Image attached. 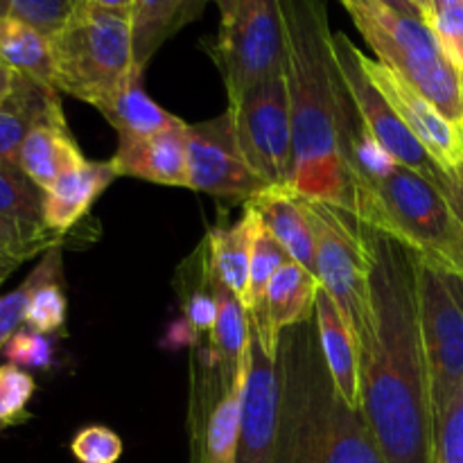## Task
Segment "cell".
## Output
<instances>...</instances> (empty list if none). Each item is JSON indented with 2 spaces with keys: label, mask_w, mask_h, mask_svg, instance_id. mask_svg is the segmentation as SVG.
<instances>
[{
  "label": "cell",
  "mask_w": 463,
  "mask_h": 463,
  "mask_svg": "<svg viewBox=\"0 0 463 463\" xmlns=\"http://www.w3.org/2000/svg\"><path fill=\"white\" fill-rule=\"evenodd\" d=\"M369 326L360 344L362 414L387 463H432L434 410L416 292V253L362 224Z\"/></svg>",
  "instance_id": "6da1fadb"
},
{
  "label": "cell",
  "mask_w": 463,
  "mask_h": 463,
  "mask_svg": "<svg viewBox=\"0 0 463 463\" xmlns=\"http://www.w3.org/2000/svg\"><path fill=\"white\" fill-rule=\"evenodd\" d=\"M285 77L292 111L294 163L289 188L307 202L355 217L351 145L362 129L335 59L326 0H280Z\"/></svg>",
  "instance_id": "7a4b0ae2"
},
{
  "label": "cell",
  "mask_w": 463,
  "mask_h": 463,
  "mask_svg": "<svg viewBox=\"0 0 463 463\" xmlns=\"http://www.w3.org/2000/svg\"><path fill=\"white\" fill-rule=\"evenodd\" d=\"M283 360L279 463H387L364 414L335 392L319 339L297 330Z\"/></svg>",
  "instance_id": "3957f363"
},
{
  "label": "cell",
  "mask_w": 463,
  "mask_h": 463,
  "mask_svg": "<svg viewBox=\"0 0 463 463\" xmlns=\"http://www.w3.org/2000/svg\"><path fill=\"white\" fill-rule=\"evenodd\" d=\"M375 59L405 77L452 125L463 129V84L432 27L380 0H339Z\"/></svg>",
  "instance_id": "277c9868"
},
{
  "label": "cell",
  "mask_w": 463,
  "mask_h": 463,
  "mask_svg": "<svg viewBox=\"0 0 463 463\" xmlns=\"http://www.w3.org/2000/svg\"><path fill=\"white\" fill-rule=\"evenodd\" d=\"M54 86L81 102L102 107L134 72V32L129 14L107 12L84 0L50 36Z\"/></svg>",
  "instance_id": "5b68a950"
},
{
  "label": "cell",
  "mask_w": 463,
  "mask_h": 463,
  "mask_svg": "<svg viewBox=\"0 0 463 463\" xmlns=\"http://www.w3.org/2000/svg\"><path fill=\"white\" fill-rule=\"evenodd\" d=\"M355 220L441 267L455 244V220L439 185L405 165L355 181Z\"/></svg>",
  "instance_id": "8992f818"
},
{
  "label": "cell",
  "mask_w": 463,
  "mask_h": 463,
  "mask_svg": "<svg viewBox=\"0 0 463 463\" xmlns=\"http://www.w3.org/2000/svg\"><path fill=\"white\" fill-rule=\"evenodd\" d=\"M416 292L434 425L463 383V283L416 253Z\"/></svg>",
  "instance_id": "52a82bcc"
},
{
  "label": "cell",
  "mask_w": 463,
  "mask_h": 463,
  "mask_svg": "<svg viewBox=\"0 0 463 463\" xmlns=\"http://www.w3.org/2000/svg\"><path fill=\"white\" fill-rule=\"evenodd\" d=\"M213 59L224 77L229 104L265 80L285 72V25L280 0H238L233 18L222 25Z\"/></svg>",
  "instance_id": "ba28073f"
},
{
  "label": "cell",
  "mask_w": 463,
  "mask_h": 463,
  "mask_svg": "<svg viewBox=\"0 0 463 463\" xmlns=\"http://www.w3.org/2000/svg\"><path fill=\"white\" fill-rule=\"evenodd\" d=\"M317 242V280L342 310L355 337L369 326V260L360 222L328 203L307 202Z\"/></svg>",
  "instance_id": "9c48e42d"
},
{
  "label": "cell",
  "mask_w": 463,
  "mask_h": 463,
  "mask_svg": "<svg viewBox=\"0 0 463 463\" xmlns=\"http://www.w3.org/2000/svg\"><path fill=\"white\" fill-rule=\"evenodd\" d=\"M235 136L244 158L258 179L271 185H289L294 163L292 111L288 77L276 75L229 104Z\"/></svg>",
  "instance_id": "30bf717a"
},
{
  "label": "cell",
  "mask_w": 463,
  "mask_h": 463,
  "mask_svg": "<svg viewBox=\"0 0 463 463\" xmlns=\"http://www.w3.org/2000/svg\"><path fill=\"white\" fill-rule=\"evenodd\" d=\"M199 366L203 369L199 396L194 393L190 407L193 463H238L249 355L233 378L222 373L208 348L199 353Z\"/></svg>",
  "instance_id": "8fae6325"
},
{
  "label": "cell",
  "mask_w": 463,
  "mask_h": 463,
  "mask_svg": "<svg viewBox=\"0 0 463 463\" xmlns=\"http://www.w3.org/2000/svg\"><path fill=\"white\" fill-rule=\"evenodd\" d=\"M188 188L211 197L251 202L267 188L240 149L233 116L188 125Z\"/></svg>",
  "instance_id": "7c38bea8"
},
{
  "label": "cell",
  "mask_w": 463,
  "mask_h": 463,
  "mask_svg": "<svg viewBox=\"0 0 463 463\" xmlns=\"http://www.w3.org/2000/svg\"><path fill=\"white\" fill-rule=\"evenodd\" d=\"M333 48L339 72L344 77V84H346L348 95H351L353 104H355L357 113H360V120L364 125V129L401 165L411 167V170L420 172L428 179H434L441 167L425 152V147L416 140V136L402 125V120L393 111L392 104L384 99V95L375 89V84L366 75L364 66H362V50L344 32H335Z\"/></svg>",
  "instance_id": "4fadbf2b"
},
{
  "label": "cell",
  "mask_w": 463,
  "mask_h": 463,
  "mask_svg": "<svg viewBox=\"0 0 463 463\" xmlns=\"http://www.w3.org/2000/svg\"><path fill=\"white\" fill-rule=\"evenodd\" d=\"M366 75L375 89L384 95L402 125L416 136L425 152L434 158L443 172H452L463 165V129L452 125L420 90H416L405 77L380 63L378 59L360 54Z\"/></svg>",
  "instance_id": "5bb4252c"
},
{
  "label": "cell",
  "mask_w": 463,
  "mask_h": 463,
  "mask_svg": "<svg viewBox=\"0 0 463 463\" xmlns=\"http://www.w3.org/2000/svg\"><path fill=\"white\" fill-rule=\"evenodd\" d=\"M249 369L242 398L238 463H279L280 369L279 357L262 348L251 326Z\"/></svg>",
  "instance_id": "9a60e30c"
},
{
  "label": "cell",
  "mask_w": 463,
  "mask_h": 463,
  "mask_svg": "<svg viewBox=\"0 0 463 463\" xmlns=\"http://www.w3.org/2000/svg\"><path fill=\"white\" fill-rule=\"evenodd\" d=\"M118 176L152 181L158 185L188 188V125H176L145 138H118L111 158Z\"/></svg>",
  "instance_id": "2e32d148"
},
{
  "label": "cell",
  "mask_w": 463,
  "mask_h": 463,
  "mask_svg": "<svg viewBox=\"0 0 463 463\" xmlns=\"http://www.w3.org/2000/svg\"><path fill=\"white\" fill-rule=\"evenodd\" d=\"M319 280L298 262L288 260L271 279L265 297V310L258 321H251L262 348L271 357H279L283 333L307 324L317 306Z\"/></svg>",
  "instance_id": "e0dca14e"
},
{
  "label": "cell",
  "mask_w": 463,
  "mask_h": 463,
  "mask_svg": "<svg viewBox=\"0 0 463 463\" xmlns=\"http://www.w3.org/2000/svg\"><path fill=\"white\" fill-rule=\"evenodd\" d=\"M315 330L335 392L351 410L362 411L360 344L346 317L321 288L315 306Z\"/></svg>",
  "instance_id": "ac0fdd59"
},
{
  "label": "cell",
  "mask_w": 463,
  "mask_h": 463,
  "mask_svg": "<svg viewBox=\"0 0 463 463\" xmlns=\"http://www.w3.org/2000/svg\"><path fill=\"white\" fill-rule=\"evenodd\" d=\"M260 224L262 220L256 208L247 203L238 222L211 229L202 249L208 276L224 285L231 294H235L247 312L251 310L249 279H251L253 244H256V233Z\"/></svg>",
  "instance_id": "d6986e66"
},
{
  "label": "cell",
  "mask_w": 463,
  "mask_h": 463,
  "mask_svg": "<svg viewBox=\"0 0 463 463\" xmlns=\"http://www.w3.org/2000/svg\"><path fill=\"white\" fill-rule=\"evenodd\" d=\"M66 120L59 90L14 72L12 93L0 104V167H16L27 134L45 122Z\"/></svg>",
  "instance_id": "ffe728a7"
},
{
  "label": "cell",
  "mask_w": 463,
  "mask_h": 463,
  "mask_svg": "<svg viewBox=\"0 0 463 463\" xmlns=\"http://www.w3.org/2000/svg\"><path fill=\"white\" fill-rule=\"evenodd\" d=\"M256 208L265 229L288 251L294 262L317 276V242L306 199L298 197L289 185H271L247 202Z\"/></svg>",
  "instance_id": "44dd1931"
},
{
  "label": "cell",
  "mask_w": 463,
  "mask_h": 463,
  "mask_svg": "<svg viewBox=\"0 0 463 463\" xmlns=\"http://www.w3.org/2000/svg\"><path fill=\"white\" fill-rule=\"evenodd\" d=\"M116 179L118 172L111 161H86L75 170L63 172L52 188L43 193V224L48 233L54 238L66 235Z\"/></svg>",
  "instance_id": "7402d4cb"
},
{
  "label": "cell",
  "mask_w": 463,
  "mask_h": 463,
  "mask_svg": "<svg viewBox=\"0 0 463 463\" xmlns=\"http://www.w3.org/2000/svg\"><path fill=\"white\" fill-rule=\"evenodd\" d=\"M84 163V154L72 138L66 120L34 127L18 154V170L43 193L52 188L63 172L75 170Z\"/></svg>",
  "instance_id": "603a6c76"
},
{
  "label": "cell",
  "mask_w": 463,
  "mask_h": 463,
  "mask_svg": "<svg viewBox=\"0 0 463 463\" xmlns=\"http://www.w3.org/2000/svg\"><path fill=\"white\" fill-rule=\"evenodd\" d=\"M208 0H136L131 12L134 66L145 72L170 36L202 16Z\"/></svg>",
  "instance_id": "cb8c5ba5"
},
{
  "label": "cell",
  "mask_w": 463,
  "mask_h": 463,
  "mask_svg": "<svg viewBox=\"0 0 463 463\" xmlns=\"http://www.w3.org/2000/svg\"><path fill=\"white\" fill-rule=\"evenodd\" d=\"M109 125L118 131V138H145L154 136L167 127L176 125L181 118L172 116L170 111L154 102L143 89V71L134 68L125 84L98 109Z\"/></svg>",
  "instance_id": "d4e9b609"
},
{
  "label": "cell",
  "mask_w": 463,
  "mask_h": 463,
  "mask_svg": "<svg viewBox=\"0 0 463 463\" xmlns=\"http://www.w3.org/2000/svg\"><path fill=\"white\" fill-rule=\"evenodd\" d=\"M0 63L12 72L57 89L50 36L9 14L0 18Z\"/></svg>",
  "instance_id": "484cf974"
},
{
  "label": "cell",
  "mask_w": 463,
  "mask_h": 463,
  "mask_svg": "<svg viewBox=\"0 0 463 463\" xmlns=\"http://www.w3.org/2000/svg\"><path fill=\"white\" fill-rule=\"evenodd\" d=\"M208 280H211L213 294H215L217 306H220L215 328L208 335V342H211L208 351L213 353V360L217 362L222 373L226 378H233L240 366H242L244 357H247L251 321H249V312L244 310V306L235 294H231L224 285L213 280L211 276H208Z\"/></svg>",
  "instance_id": "4316f807"
},
{
  "label": "cell",
  "mask_w": 463,
  "mask_h": 463,
  "mask_svg": "<svg viewBox=\"0 0 463 463\" xmlns=\"http://www.w3.org/2000/svg\"><path fill=\"white\" fill-rule=\"evenodd\" d=\"M45 274L32 292L25 312V326L41 335L61 333L66 326L68 298L61 288V249L45 251Z\"/></svg>",
  "instance_id": "83f0119b"
},
{
  "label": "cell",
  "mask_w": 463,
  "mask_h": 463,
  "mask_svg": "<svg viewBox=\"0 0 463 463\" xmlns=\"http://www.w3.org/2000/svg\"><path fill=\"white\" fill-rule=\"evenodd\" d=\"M0 215L12 217L32 233L54 238L43 224V190L16 167H0Z\"/></svg>",
  "instance_id": "f1b7e54d"
},
{
  "label": "cell",
  "mask_w": 463,
  "mask_h": 463,
  "mask_svg": "<svg viewBox=\"0 0 463 463\" xmlns=\"http://www.w3.org/2000/svg\"><path fill=\"white\" fill-rule=\"evenodd\" d=\"M292 258L288 256L283 247L274 240V235L265 229V224L258 226L256 244H253L251 256V279H249V301H251V310H249V319L258 321L265 310V297L269 289L271 279L276 271Z\"/></svg>",
  "instance_id": "f546056e"
},
{
  "label": "cell",
  "mask_w": 463,
  "mask_h": 463,
  "mask_svg": "<svg viewBox=\"0 0 463 463\" xmlns=\"http://www.w3.org/2000/svg\"><path fill=\"white\" fill-rule=\"evenodd\" d=\"M36 383L25 369L9 362L0 364V432L30 419L27 405L34 398Z\"/></svg>",
  "instance_id": "4dcf8cb0"
},
{
  "label": "cell",
  "mask_w": 463,
  "mask_h": 463,
  "mask_svg": "<svg viewBox=\"0 0 463 463\" xmlns=\"http://www.w3.org/2000/svg\"><path fill=\"white\" fill-rule=\"evenodd\" d=\"M9 16L54 36L84 0H5Z\"/></svg>",
  "instance_id": "1f68e13d"
},
{
  "label": "cell",
  "mask_w": 463,
  "mask_h": 463,
  "mask_svg": "<svg viewBox=\"0 0 463 463\" xmlns=\"http://www.w3.org/2000/svg\"><path fill=\"white\" fill-rule=\"evenodd\" d=\"M0 355L14 366L32 371H48L54 364V344L48 335H41L36 330L23 326L21 330L12 335L5 344Z\"/></svg>",
  "instance_id": "d6a6232c"
},
{
  "label": "cell",
  "mask_w": 463,
  "mask_h": 463,
  "mask_svg": "<svg viewBox=\"0 0 463 463\" xmlns=\"http://www.w3.org/2000/svg\"><path fill=\"white\" fill-rule=\"evenodd\" d=\"M432 463H463V383L434 425Z\"/></svg>",
  "instance_id": "836d02e7"
},
{
  "label": "cell",
  "mask_w": 463,
  "mask_h": 463,
  "mask_svg": "<svg viewBox=\"0 0 463 463\" xmlns=\"http://www.w3.org/2000/svg\"><path fill=\"white\" fill-rule=\"evenodd\" d=\"M122 452V439L107 425H86L71 441V455L77 463H118Z\"/></svg>",
  "instance_id": "e575fe53"
},
{
  "label": "cell",
  "mask_w": 463,
  "mask_h": 463,
  "mask_svg": "<svg viewBox=\"0 0 463 463\" xmlns=\"http://www.w3.org/2000/svg\"><path fill=\"white\" fill-rule=\"evenodd\" d=\"M432 181L439 185L443 197H446L452 213V220H455V244H452V251L448 256L443 269L463 279V165L452 172L439 170Z\"/></svg>",
  "instance_id": "d590c367"
},
{
  "label": "cell",
  "mask_w": 463,
  "mask_h": 463,
  "mask_svg": "<svg viewBox=\"0 0 463 463\" xmlns=\"http://www.w3.org/2000/svg\"><path fill=\"white\" fill-rule=\"evenodd\" d=\"M57 238H45V235H36L27 231L25 226L18 224L12 217L0 215V260L12 262V265H21L30 256L39 251H48V249L57 247Z\"/></svg>",
  "instance_id": "8d00e7d4"
},
{
  "label": "cell",
  "mask_w": 463,
  "mask_h": 463,
  "mask_svg": "<svg viewBox=\"0 0 463 463\" xmlns=\"http://www.w3.org/2000/svg\"><path fill=\"white\" fill-rule=\"evenodd\" d=\"M43 274L45 260H41L14 292L0 297V353H3L5 344L12 339V335L25 326L27 303H30L32 292H34V288L39 285V280L43 279Z\"/></svg>",
  "instance_id": "74e56055"
},
{
  "label": "cell",
  "mask_w": 463,
  "mask_h": 463,
  "mask_svg": "<svg viewBox=\"0 0 463 463\" xmlns=\"http://www.w3.org/2000/svg\"><path fill=\"white\" fill-rule=\"evenodd\" d=\"M430 27L437 34L443 54L452 63L463 84V0H457L450 7L437 12Z\"/></svg>",
  "instance_id": "f35d334b"
},
{
  "label": "cell",
  "mask_w": 463,
  "mask_h": 463,
  "mask_svg": "<svg viewBox=\"0 0 463 463\" xmlns=\"http://www.w3.org/2000/svg\"><path fill=\"white\" fill-rule=\"evenodd\" d=\"M217 315H220V306H217V298L213 294L202 256V285L193 289V292H188V297H185L184 319L197 335H211L217 324Z\"/></svg>",
  "instance_id": "ab89813d"
},
{
  "label": "cell",
  "mask_w": 463,
  "mask_h": 463,
  "mask_svg": "<svg viewBox=\"0 0 463 463\" xmlns=\"http://www.w3.org/2000/svg\"><path fill=\"white\" fill-rule=\"evenodd\" d=\"M89 5L99 9H107V12H118V14H129L134 12L136 0H86Z\"/></svg>",
  "instance_id": "60d3db41"
},
{
  "label": "cell",
  "mask_w": 463,
  "mask_h": 463,
  "mask_svg": "<svg viewBox=\"0 0 463 463\" xmlns=\"http://www.w3.org/2000/svg\"><path fill=\"white\" fill-rule=\"evenodd\" d=\"M12 86H14V72L0 63V104H3L5 99H7V95L12 93Z\"/></svg>",
  "instance_id": "b9f144b4"
},
{
  "label": "cell",
  "mask_w": 463,
  "mask_h": 463,
  "mask_svg": "<svg viewBox=\"0 0 463 463\" xmlns=\"http://www.w3.org/2000/svg\"><path fill=\"white\" fill-rule=\"evenodd\" d=\"M411 5L419 9L420 18H423L428 25H432L434 16H437V9H434V0H411Z\"/></svg>",
  "instance_id": "7bdbcfd3"
},
{
  "label": "cell",
  "mask_w": 463,
  "mask_h": 463,
  "mask_svg": "<svg viewBox=\"0 0 463 463\" xmlns=\"http://www.w3.org/2000/svg\"><path fill=\"white\" fill-rule=\"evenodd\" d=\"M208 3H215V7L220 9V16H222V25L233 18L235 7H238V0H208Z\"/></svg>",
  "instance_id": "ee69618b"
},
{
  "label": "cell",
  "mask_w": 463,
  "mask_h": 463,
  "mask_svg": "<svg viewBox=\"0 0 463 463\" xmlns=\"http://www.w3.org/2000/svg\"><path fill=\"white\" fill-rule=\"evenodd\" d=\"M380 3L389 5V7L396 9V12H401V14H410V16H419L420 18L419 9L411 5V0H380Z\"/></svg>",
  "instance_id": "f6af8a7d"
},
{
  "label": "cell",
  "mask_w": 463,
  "mask_h": 463,
  "mask_svg": "<svg viewBox=\"0 0 463 463\" xmlns=\"http://www.w3.org/2000/svg\"><path fill=\"white\" fill-rule=\"evenodd\" d=\"M14 267H16V265H12V262H3V260H0V285H3L5 279H7V276L12 274Z\"/></svg>",
  "instance_id": "bcb514c9"
},
{
  "label": "cell",
  "mask_w": 463,
  "mask_h": 463,
  "mask_svg": "<svg viewBox=\"0 0 463 463\" xmlns=\"http://www.w3.org/2000/svg\"><path fill=\"white\" fill-rule=\"evenodd\" d=\"M457 0H434V9H437V12H441V9H446V7H450V5H455Z\"/></svg>",
  "instance_id": "7dc6e473"
},
{
  "label": "cell",
  "mask_w": 463,
  "mask_h": 463,
  "mask_svg": "<svg viewBox=\"0 0 463 463\" xmlns=\"http://www.w3.org/2000/svg\"><path fill=\"white\" fill-rule=\"evenodd\" d=\"M5 14H7V3H5V0H0V18H3Z\"/></svg>",
  "instance_id": "c3c4849f"
},
{
  "label": "cell",
  "mask_w": 463,
  "mask_h": 463,
  "mask_svg": "<svg viewBox=\"0 0 463 463\" xmlns=\"http://www.w3.org/2000/svg\"><path fill=\"white\" fill-rule=\"evenodd\" d=\"M3 262H5V260H3Z\"/></svg>",
  "instance_id": "681fc988"
}]
</instances>
